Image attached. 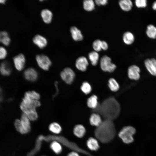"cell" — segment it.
I'll list each match as a JSON object with an SVG mask.
<instances>
[{
	"label": "cell",
	"instance_id": "obj_33",
	"mask_svg": "<svg viewBox=\"0 0 156 156\" xmlns=\"http://www.w3.org/2000/svg\"><path fill=\"white\" fill-rule=\"evenodd\" d=\"M102 41L97 39L94 40L92 43V47L94 51L98 52L101 50Z\"/></svg>",
	"mask_w": 156,
	"mask_h": 156
},
{
	"label": "cell",
	"instance_id": "obj_24",
	"mask_svg": "<svg viewBox=\"0 0 156 156\" xmlns=\"http://www.w3.org/2000/svg\"><path fill=\"white\" fill-rule=\"evenodd\" d=\"M146 33L147 36L150 38H156V27L153 25L150 24L147 26Z\"/></svg>",
	"mask_w": 156,
	"mask_h": 156
},
{
	"label": "cell",
	"instance_id": "obj_23",
	"mask_svg": "<svg viewBox=\"0 0 156 156\" xmlns=\"http://www.w3.org/2000/svg\"><path fill=\"white\" fill-rule=\"evenodd\" d=\"M122 38L124 42L127 45L131 44L134 40L133 35L129 31H127L123 35Z\"/></svg>",
	"mask_w": 156,
	"mask_h": 156
},
{
	"label": "cell",
	"instance_id": "obj_20",
	"mask_svg": "<svg viewBox=\"0 0 156 156\" xmlns=\"http://www.w3.org/2000/svg\"><path fill=\"white\" fill-rule=\"evenodd\" d=\"M11 72V69L9 63L7 62H2L0 65V72L5 76L9 75Z\"/></svg>",
	"mask_w": 156,
	"mask_h": 156
},
{
	"label": "cell",
	"instance_id": "obj_32",
	"mask_svg": "<svg viewBox=\"0 0 156 156\" xmlns=\"http://www.w3.org/2000/svg\"><path fill=\"white\" fill-rule=\"evenodd\" d=\"M50 147L56 154L60 153L62 150V148L60 144L56 141L52 142L50 144Z\"/></svg>",
	"mask_w": 156,
	"mask_h": 156
},
{
	"label": "cell",
	"instance_id": "obj_21",
	"mask_svg": "<svg viewBox=\"0 0 156 156\" xmlns=\"http://www.w3.org/2000/svg\"><path fill=\"white\" fill-rule=\"evenodd\" d=\"M119 4L121 9L125 11H129L133 6L132 2L130 0H121Z\"/></svg>",
	"mask_w": 156,
	"mask_h": 156
},
{
	"label": "cell",
	"instance_id": "obj_35",
	"mask_svg": "<svg viewBox=\"0 0 156 156\" xmlns=\"http://www.w3.org/2000/svg\"><path fill=\"white\" fill-rule=\"evenodd\" d=\"M14 125L16 131L19 133L21 129V125L20 120L16 119L14 122Z\"/></svg>",
	"mask_w": 156,
	"mask_h": 156
},
{
	"label": "cell",
	"instance_id": "obj_31",
	"mask_svg": "<svg viewBox=\"0 0 156 156\" xmlns=\"http://www.w3.org/2000/svg\"><path fill=\"white\" fill-rule=\"evenodd\" d=\"M81 91L85 94L90 93L92 90V87L90 83L87 81L83 82L81 86Z\"/></svg>",
	"mask_w": 156,
	"mask_h": 156
},
{
	"label": "cell",
	"instance_id": "obj_19",
	"mask_svg": "<svg viewBox=\"0 0 156 156\" xmlns=\"http://www.w3.org/2000/svg\"><path fill=\"white\" fill-rule=\"evenodd\" d=\"M86 132L85 127L81 125H76L73 129L74 135L79 138H82L85 135Z\"/></svg>",
	"mask_w": 156,
	"mask_h": 156
},
{
	"label": "cell",
	"instance_id": "obj_17",
	"mask_svg": "<svg viewBox=\"0 0 156 156\" xmlns=\"http://www.w3.org/2000/svg\"><path fill=\"white\" fill-rule=\"evenodd\" d=\"M89 122L91 125L97 127L99 126L102 121L100 115L96 113H93L90 116Z\"/></svg>",
	"mask_w": 156,
	"mask_h": 156
},
{
	"label": "cell",
	"instance_id": "obj_29",
	"mask_svg": "<svg viewBox=\"0 0 156 156\" xmlns=\"http://www.w3.org/2000/svg\"><path fill=\"white\" fill-rule=\"evenodd\" d=\"M10 41V39L7 32L4 31L0 32V42L8 46L9 44Z\"/></svg>",
	"mask_w": 156,
	"mask_h": 156
},
{
	"label": "cell",
	"instance_id": "obj_18",
	"mask_svg": "<svg viewBox=\"0 0 156 156\" xmlns=\"http://www.w3.org/2000/svg\"><path fill=\"white\" fill-rule=\"evenodd\" d=\"M86 144L88 149L92 151H96L99 148L97 140L95 139L90 137L87 141Z\"/></svg>",
	"mask_w": 156,
	"mask_h": 156
},
{
	"label": "cell",
	"instance_id": "obj_14",
	"mask_svg": "<svg viewBox=\"0 0 156 156\" xmlns=\"http://www.w3.org/2000/svg\"><path fill=\"white\" fill-rule=\"evenodd\" d=\"M34 43L40 49H43L47 45V39L42 36L40 35H36L33 39Z\"/></svg>",
	"mask_w": 156,
	"mask_h": 156
},
{
	"label": "cell",
	"instance_id": "obj_40",
	"mask_svg": "<svg viewBox=\"0 0 156 156\" xmlns=\"http://www.w3.org/2000/svg\"><path fill=\"white\" fill-rule=\"evenodd\" d=\"M67 156H79L78 153L75 151H73L70 153Z\"/></svg>",
	"mask_w": 156,
	"mask_h": 156
},
{
	"label": "cell",
	"instance_id": "obj_42",
	"mask_svg": "<svg viewBox=\"0 0 156 156\" xmlns=\"http://www.w3.org/2000/svg\"><path fill=\"white\" fill-rule=\"evenodd\" d=\"M5 1V0H0V3H4Z\"/></svg>",
	"mask_w": 156,
	"mask_h": 156
},
{
	"label": "cell",
	"instance_id": "obj_2",
	"mask_svg": "<svg viewBox=\"0 0 156 156\" xmlns=\"http://www.w3.org/2000/svg\"><path fill=\"white\" fill-rule=\"evenodd\" d=\"M96 138L100 142L106 143L111 141L116 135V130L112 120L105 119L94 131Z\"/></svg>",
	"mask_w": 156,
	"mask_h": 156
},
{
	"label": "cell",
	"instance_id": "obj_5",
	"mask_svg": "<svg viewBox=\"0 0 156 156\" xmlns=\"http://www.w3.org/2000/svg\"><path fill=\"white\" fill-rule=\"evenodd\" d=\"M100 65L102 70L106 72H113L116 68V65L112 63L110 58L106 55L101 57L100 61Z\"/></svg>",
	"mask_w": 156,
	"mask_h": 156
},
{
	"label": "cell",
	"instance_id": "obj_37",
	"mask_svg": "<svg viewBox=\"0 0 156 156\" xmlns=\"http://www.w3.org/2000/svg\"><path fill=\"white\" fill-rule=\"evenodd\" d=\"M96 4L98 5H104L108 3L107 0H95Z\"/></svg>",
	"mask_w": 156,
	"mask_h": 156
},
{
	"label": "cell",
	"instance_id": "obj_41",
	"mask_svg": "<svg viewBox=\"0 0 156 156\" xmlns=\"http://www.w3.org/2000/svg\"><path fill=\"white\" fill-rule=\"evenodd\" d=\"M152 7L153 10H156V1L153 2Z\"/></svg>",
	"mask_w": 156,
	"mask_h": 156
},
{
	"label": "cell",
	"instance_id": "obj_34",
	"mask_svg": "<svg viewBox=\"0 0 156 156\" xmlns=\"http://www.w3.org/2000/svg\"><path fill=\"white\" fill-rule=\"evenodd\" d=\"M135 3L136 6L138 8H144L147 5L146 0H136Z\"/></svg>",
	"mask_w": 156,
	"mask_h": 156
},
{
	"label": "cell",
	"instance_id": "obj_22",
	"mask_svg": "<svg viewBox=\"0 0 156 156\" xmlns=\"http://www.w3.org/2000/svg\"><path fill=\"white\" fill-rule=\"evenodd\" d=\"M87 104L90 108L94 109L98 106V97L95 95H93L87 99Z\"/></svg>",
	"mask_w": 156,
	"mask_h": 156
},
{
	"label": "cell",
	"instance_id": "obj_38",
	"mask_svg": "<svg viewBox=\"0 0 156 156\" xmlns=\"http://www.w3.org/2000/svg\"><path fill=\"white\" fill-rule=\"evenodd\" d=\"M108 48L107 43L104 41H102L101 49L104 50H106Z\"/></svg>",
	"mask_w": 156,
	"mask_h": 156
},
{
	"label": "cell",
	"instance_id": "obj_13",
	"mask_svg": "<svg viewBox=\"0 0 156 156\" xmlns=\"http://www.w3.org/2000/svg\"><path fill=\"white\" fill-rule=\"evenodd\" d=\"M88 65V62L86 58L84 56L78 57L75 62V66L79 70L82 71H85L87 69Z\"/></svg>",
	"mask_w": 156,
	"mask_h": 156
},
{
	"label": "cell",
	"instance_id": "obj_12",
	"mask_svg": "<svg viewBox=\"0 0 156 156\" xmlns=\"http://www.w3.org/2000/svg\"><path fill=\"white\" fill-rule=\"evenodd\" d=\"M148 71L153 75L156 76V60L154 58L147 59L144 62Z\"/></svg>",
	"mask_w": 156,
	"mask_h": 156
},
{
	"label": "cell",
	"instance_id": "obj_28",
	"mask_svg": "<svg viewBox=\"0 0 156 156\" xmlns=\"http://www.w3.org/2000/svg\"><path fill=\"white\" fill-rule=\"evenodd\" d=\"M83 6L84 9L87 11H91L95 8V4L92 0H86L83 2Z\"/></svg>",
	"mask_w": 156,
	"mask_h": 156
},
{
	"label": "cell",
	"instance_id": "obj_30",
	"mask_svg": "<svg viewBox=\"0 0 156 156\" xmlns=\"http://www.w3.org/2000/svg\"><path fill=\"white\" fill-rule=\"evenodd\" d=\"M49 130L53 133L59 134L62 131V128L60 125L57 122H53L49 126Z\"/></svg>",
	"mask_w": 156,
	"mask_h": 156
},
{
	"label": "cell",
	"instance_id": "obj_36",
	"mask_svg": "<svg viewBox=\"0 0 156 156\" xmlns=\"http://www.w3.org/2000/svg\"><path fill=\"white\" fill-rule=\"evenodd\" d=\"M7 54L5 49L2 47H0V59L5 58Z\"/></svg>",
	"mask_w": 156,
	"mask_h": 156
},
{
	"label": "cell",
	"instance_id": "obj_8",
	"mask_svg": "<svg viewBox=\"0 0 156 156\" xmlns=\"http://www.w3.org/2000/svg\"><path fill=\"white\" fill-rule=\"evenodd\" d=\"M20 120L22 127L20 133L22 134L28 133L31 129L30 119L26 114L23 113L21 116Z\"/></svg>",
	"mask_w": 156,
	"mask_h": 156
},
{
	"label": "cell",
	"instance_id": "obj_10",
	"mask_svg": "<svg viewBox=\"0 0 156 156\" xmlns=\"http://www.w3.org/2000/svg\"><path fill=\"white\" fill-rule=\"evenodd\" d=\"M14 66L18 71H21L24 68L25 63V59L24 55L20 53L13 58Z\"/></svg>",
	"mask_w": 156,
	"mask_h": 156
},
{
	"label": "cell",
	"instance_id": "obj_16",
	"mask_svg": "<svg viewBox=\"0 0 156 156\" xmlns=\"http://www.w3.org/2000/svg\"><path fill=\"white\" fill-rule=\"evenodd\" d=\"M41 16L44 22L46 23H50L52 20L53 14L51 12L47 9H44L41 12Z\"/></svg>",
	"mask_w": 156,
	"mask_h": 156
},
{
	"label": "cell",
	"instance_id": "obj_4",
	"mask_svg": "<svg viewBox=\"0 0 156 156\" xmlns=\"http://www.w3.org/2000/svg\"><path fill=\"white\" fill-rule=\"evenodd\" d=\"M135 131V129L133 127L128 126L124 127L120 131L118 135L124 143L129 144L133 141V136Z\"/></svg>",
	"mask_w": 156,
	"mask_h": 156
},
{
	"label": "cell",
	"instance_id": "obj_3",
	"mask_svg": "<svg viewBox=\"0 0 156 156\" xmlns=\"http://www.w3.org/2000/svg\"><path fill=\"white\" fill-rule=\"evenodd\" d=\"M40 103L38 100L23 98L20 107L23 113L26 115L30 120L35 121L38 118L36 109L40 105Z\"/></svg>",
	"mask_w": 156,
	"mask_h": 156
},
{
	"label": "cell",
	"instance_id": "obj_11",
	"mask_svg": "<svg viewBox=\"0 0 156 156\" xmlns=\"http://www.w3.org/2000/svg\"><path fill=\"white\" fill-rule=\"evenodd\" d=\"M140 69L137 66L132 65L128 69V74L129 78L131 79L138 80L140 78Z\"/></svg>",
	"mask_w": 156,
	"mask_h": 156
},
{
	"label": "cell",
	"instance_id": "obj_43",
	"mask_svg": "<svg viewBox=\"0 0 156 156\" xmlns=\"http://www.w3.org/2000/svg\"><path fill=\"white\" fill-rule=\"evenodd\" d=\"M1 89L0 88V93H1Z\"/></svg>",
	"mask_w": 156,
	"mask_h": 156
},
{
	"label": "cell",
	"instance_id": "obj_1",
	"mask_svg": "<svg viewBox=\"0 0 156 156\" xmlns=\"http://www.w3.org/2000/svg\"><path fill=\"white\" fill-rule=\"evenodd\" d=\"M120 106L118 101L113 97L104 100L94 110L105 119L113 120L117 118L120 112Z\"/></svg>",
	"mask_w": 156,
	"mask_h": 156
},
{
	"label": "cell",
	"instance_id": "obj_9",
	"mask_svg": "<svg viewBox=\"0 0 156 156\" xmlns=\"http://www.w3.org/2000/svg\"><path fill=\"white\" fill-rule=\"evenodd\" d=\"M23 75L27 80L32 82L36 81L38 77V72L32 68H29L26 69L24 72Z\"/></svg>",
	"mask_w": 156,
	"mask_h": 156
},
{
	"label": "cell",
	"instance_id": "obj_7",
	"mask_svg": "<svg viewBox=\"0 0 156 156\" xmlns=\"http://www.w3.org/2000/svg\"><path fill=\"white\" fill-rule=\"evenodd\" d=\"M60 76L61 79L65 83L70 84L74 80L75 73L71 68L67 67L64 68L61 72Z\"/></svg>",
	"mask_w": 156,
	"mask_h": 156
},
{
	"label": "cell",
	"instance_id": "obj_27",
	"mask_svg": "<svg viewBox=\"0 0 156 156\" xmlns=\"http://www.w3.org/2000/svg\"><path fill=\"white\" fill-rule=\"evenodd\" d=\"M24 97L31 99L38 100L40 98V96L38 92L35 91H28L25 93Z\"/></svg>",
	"mask_w": 156,
	"mask_h": 156
},
{
	"label": "cell",
	"instance_id": "obj_39",
	"mask_svg": "<svg viewBox=\"0 0 156 156\" xmlns=\"http://www.w3.org/2000/svg\"><path fill=\"white\" fill-rule=\"evenodd\" d=\"M58 82L57 81H55V85L56 88V92L53 96V98H54V97L56 96L58 93L59 89L58 88Z\"/></svg>",
	"mask_w": 156,
	"mask_h": 156
},
{
	"label": "cell",
	"instance_id": "obj_6",
	"mask_svg": "<svg viewBox=\"0 0 156 156\" xmlns=\"http://www.w3.org/2000/svg\"><path fill=\"white\" fill-rule=\"evenodd\" d=\"M36 60L39 66L44 70H49L51 65V62L49 58L44 54H39L36 56Z\"/></svg>",
	"mask_w": 156,
	"mask_h": 156
},
{
	"label": "cell",
	"instance_id": "obj_25",
	"mask_svg": "<svg viewBox=\"0 0 156 156\" xmlns=\"http://www.w3.org/2000/svg\"><path fill=\"white\" fill-rule=\"evenodd\" d=\"M88 56L93 66H96L99 58V55L98 52L95 51H91L89 53Z\"/></svg>",
	"mask_w": 156,
	"mask_h": 156
},
{
	"label": "cell",
	"instance_id": "obj_15",
	"mask_svg": "<svg viewBox=\"0 0 156 156\" xmlns=\"http://www.w3.org/2000/svg\"><path fill=\"white\" fill-rule=\"evenodd\" d=\"M70 32L73 39L75 41H80L83 39L80 30L77 27L73 26L70 28Z\"/></svg>",
	"mask_w": 156,
	"mask_h": 156
},
{
	"label": "cell",
	"instance_id": "obj_26",
	"mask_svg": "<svg viewBox=\"0 0 156 156\" xmlns=\"http://www.w3.org/2000/svg\"><path fill=\"white\" fill-rule=\"evenodd\" d=\"M108 85L110 90L113 92H116L119 89V86L118 83L115 79L113 78L109 79Z\"/></svg>",
	"mask_w": 156,
	"mask_h": 156
}]
</instances>
